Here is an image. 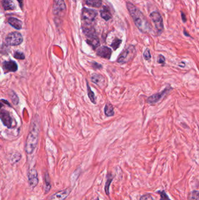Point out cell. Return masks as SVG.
<instances>
[{
	"mask_svg": "<svg viewBox=\"0 0 199 200\" xmlns=\"http://www.w3.org/2000/svg\"><path fill=\"white\" fill-rule=\"evenodd\" d=\"M104 112L105 115L108 117L114 116V111L113 106L110 104L105 105L104 108Z\"/></svg>",
	"mask_w": 199,
	"mask_h": 200,
	"instance_id": "obj_19",
	"label": "cell"
},
{
	"mask_svg": "<svg viewBox=\"0 0 199 200\" xmlns=\"http://www.w3.org/2000/svg\"><path fill=\"white\" fill-rule=\"evenodd\" d=\"M0 119L4 125L10 128L12 126V119L9 112L5 110H2L0 112Z\"/></svg>",
	"mask_w": 199,
	"mask_h": 200,
	"instance_id": "obj_8",
	"label": "cell"
},
{
	"mask_svg": "<svg viewBox=\"0 0 199 200\" xmlns=\"http://www.w3.org/2000/svg\"><path fill=\"white\" fill-rule=\"evenodd\" d=\"M86 38H87L86 39V42L88 45H90V46H92L94 49H95L100 46V39L96 35H94V36H91L90 37H87Z\"/></svg>",
	"mask_w": 199,
	"mask_h": 200,
	"instance_id": "obj_13",
	"label": "cell"
},
{
	"mask_svg": "<svg viewBox=\"0 0 199 200\" xmlns=\"http://www.w3.org/2000/svg\"><path fill=\"white\" fill-rule=\"evenodd\" d=\"M66 10V5L63 0H56L54 5V12L56 14H58Z\"/></svg>",
	"mask_w": 199,
	"mask_h": 200,
	"instance_id": "obj_15",
	"label": "cell"
},
{
	"mask_svg": "<svg viewBox=\"0 0 199 200\" xmlns=\"http://www.w3.org/2000/svg\"><path fill=\"white\" fill-rule=\"evenodd\" d=\"M10 97H11V99L12 100V102L14 104H18V102H19V99H18V96L16 95V94L14 93V92H11L10 93Z\"/></svg>",
	"mask_w": 199,
	"mask_h": 200,
	"instance_id": "obj_23",
	"label": "cell"
},
{
	"mask_svg": "<svg viewBox=\"0 0 199 200\" xmlns=\"http://www.w3.org/2000/svg\"><path fill=\"white\" fill-rule=\"evenodd\" d=\"M28 181L29 185L32 187L35 188L38 184V173L35 169H32L29 171Z\"/></svg>",
	"mask_w": 199,
	"mask_h": 200,
	"instance_id": "obj_10",
	"label": "cell"
},
{
	"mask_svg": "<svg viewBox=\"0 0 199 200\" xmlns=\"http://www.w3.org/2000/svg\"><path fill=\"white\" fill-rule=\"evenodd\" d=\"M11 159L12 162H15V163L18 162L21 159V155L19 153H15L14 155L11 156Z\"/></svg>",
	"mask_w": 199,
	"mask_h": 200,
	"instance_id": "obj_26",
	"label": "cell"
},
{
	"mask_svg": "<svg viewBox=\"0 0 199 200\" xmlns=\"http://www.w3.org/2000/svg\"><path fill=\"white\" fill-rule=\"evenodd\" d=\"M97 16V12L95 10L84 8L82 10L81 18L84 25H91Z\"/></svg>",
	"mask_w": 199,
	"mask_h": 200,
	"instance_id": "obj_4",
	"label": "cell"
},
{
	"mask_svg": "<svg viewBox=\"0 0 199 200\" xmlns=\"http://www.w3.org/2000/svg\"><path fill=\"white\" fill-rule=\"evenodd\" d=\"M18 2L20 3V4L21 5V7L22 6V4H23V0H18Z\"/></svg>",
	"mask_w": 199,
	"mask_h": 200,
	"instance_id": "obj_34",
	"label": "cell"
},
{
	"mask_svg": "<svg viewBox=\"0 0 199 200\" xmlns=\"http://www.w3.org/2000/svg\"><path fill=\"white\" fill-rule=\"evenodd\" d=\"M127 7L138 28L144 33L150 32L151 30V26L142 12L130 2H127Z\"/></svg>",
	"mask_w": 199,
	"mask_h": 200,
	"instance_id": "obj_1",
	"label": "cell"
},
{
	"mask_svg": "<svg viewBox=\"0 0 199 200\" xmlns=\"http://www.w3.org/2000/svg\"><path fill=\"white\" fill-rule=\"evenodd\" d=\"M160 194H161V200H171L164 191L160 192Z\"/></svg>",
	"mask_w": 199,
	"mask_h": 200,
	"instance_id": "obj_28",
	"label": "cell"
},
{
	"mask_svg": "<svg viewBox=\"0 0 199 200\" xmlns=\"http://www.w3.org/2000/svg\"><path fill=\"white\" fill-rule=\"evenodd\" d=\"M91 65H92V67H93L94 69H96V70L100 69H101L102 67V66L100 64L97 63V62H92V63H91Z\"/></svg>",
	"mask_w": 199,
	"mask_h": 200,
	"instance_id": "obj_27",
	"label": "cell"
},
{
	"mask_svg": "<svg viewBox=\"0 0 199 200\" xmlns=\"http://www.w3.org/2000/svg\"><path fill=\"white\" fill-rule=\"evenodd\" d=\"M112 51L111 49L107 46H101L96 50V55L100 57L109 60L112 56Z\"/></svg>",
	"mask_w": 199,
	"mask_h": 200,
	"instance_id": "obj_9",
	"label": "cell"
},
{
	"mask_svg": "<svg viewBox=\"0 0 199 200\" xmlns=\"http://www.w3.org/2000/svg\"><path fill=\"white\" fill-rule=\"evenodd\" d=\"M192 200H199V193L197 191H194L192 196Z\"/></svg>",
	"mask_w": 199,
	"mask_h": 200,
	"instance_id": "obj_29",
	"label": "cell"
},
{
	"mask_svg": "<svg viewBox=\"0 0 199 200\" xmlns=\"http://www.w3.org/2000/svg\"><path fill=\"white\" fill-rule=\"evenodd\" d=\"M158 62L160 64H165V58L163 55H160L158 59Z\"/></svg>",
	"mask_w": 199,
	"mask_h": 200,
	"instance_id": "obj_30",
	"label": "cell"
},
{
	"mask_svg": "<svg viewBox=\"0 0 199 200\" xmlns=\"http://www.w3.org/2000/svg\"><path fill=\"white\" fill-rule=\"evenodd\" d=\"M86 4L89 6L99 8L102 5V0H86Z\"/></svg>",
	"mask_w": 199,
	"mask_h": 200,
	"instance_id": "obj_21",
	"label": "cell"
},
{
	"mask_svg": "<svg viewBox=\"0 0 199 200\" xmlns=\"http://www.w3.org/2000/svg\"><path fill=\"white\" fill-rule=\"evenodd\" d=\"M140 200H154L150 195H144L141 197Z\"/></svg>",
	"mask_w": 199,
	"mask_h": 200,
	"instance_id": "obj_31",
	"label": "cell"
},
{
	"mask_svg": "<svg viewBox=\"0 0 199 200\" xmlns=\"http://www.w3.org/2000/svg\"><path fill=\"white\" fill-rule=\"evenodd\" d=\"M86 87H87V92H88V95L89 98L90 99V101L95 104H96V97H95V93L92 91V89L90 88V86L89 85V83L88 81H86Z\"/></svg>",
	"mask_w": 199,
	"mask_h": 200,
	"instance_id": "obj_20",
	"label": "cell"
},
{
	"mask_svg": "<svg viewBox=\"0 0 199 200\" xmlns=\"http://www.w3.org/2000/svg\"><path fill=\"white\" fill-rule=\"evenodd\" d=\"M101 17L106 21H108L112 18V14L109 8L106 7H104L103 9L100 11Z\"/></svg>",
	"mask_w": 199,
	"mask_h": 200,
	"instance_id": "obj_16",
	"label": "cell"
},
{
	"mask_svg": "<svg viewBox=\"0 0 199 200\" xmlns=\"http://www.w3.org/2000/svg\"><path fill=\"white\" fill-rule=\"evenodd\" d=\"M91 81L95 84L101 87L103 86L105 82V79L104 77L98 73H93L90 77Z\"/></svg>",
	"mask_w": 199,
	"mask_h": 200,
	"instance_id": "obj_11",
	"label": "cell"
},
{
	"mask_svg": "<svg viewBox=\"0 0 199 200\" xmlns=\"http://www.w3.org/2000/svg\"><path fill=\"white\" fill-rule=\"evenodd\" d=\"M31 124L30 129L26 140L25 150L28 154L33 152L38 145L39 134V123L38 119L33 120Z\"/></svg>",
	"mask_w": 199,
	"mask_h": 200,
	"instance_id": "obj_2",
	"label": "cell"
},
{
	"mask_svg": "<svg viewBox=\"0 0 199 200\" xmlns=\"http://www.w3.org/2000/svg\"><path fill=\"white\" fill-rule=\"evenodd\" d=\"M150 17L152 20L153 22L154 23L157 31L160 33H161L164 29V25H163V20L161 15L160 14L159 12L154 11L151 14Z\"/></svg>",
	"mask_w": 199,
	"mask_h": 200,
	"instance_id": "obj_7",
	"label": "cell"
},
{
	"mask_svg": "<svg viewBox=\"0 0 199 200\" xmlns=\"http://www.w3.org/2000/svg\"><path fill=\"white\" fill-rule=\"evenodd\" d=\"M48 178H49V177H48H48H46V192H48V191H49V190H50V183H49V181H48Z\"/></svg>",
	"mask_w": 199,
	"mask_h": 200,
	"instance_id": "obj_32",
	"label": "cell"
},
{
	"mask_svg": "<svg viewBox=\"0 0 199 200\" xmlns=\"http://www.w3.org/2000/svg\"><path fill=\"white\" fill-rule=\"evenodd\" d=\"M23 41V38L21 33L18 32H12L10 33L6 38V42L11 46L19 45Z\"/></svg>",
	"mask_w": 199,
	"mask_h": 200,
	"instance_id": "obj_6",
	"label": "cell"
},
{
	"mask_svg": "<svg viewBox=\"0 0 199 200\" xmlns=\"http://www.w3.org/2000/svg\"><path fill=\"white\" fill-rule=\"evenodd\" d=\"M172 90V88L171 87V86H167L164 90L161 91V92H159L158 93L153 94V95L150 96L149 97H148L147 100V102L149 104H155L157 102H158L159 101H160L162 98H163L165 95L167 94Z\"/></svg>",
	"mask_w": 199,
	"mask_h": 200,
	"instance_id": "obj_5",
	"label": "cell"
},
{
	"mask_svg": "<svg viewBox=\"0 0 199 200\" xmlns=\"http://www.w3.org/2000/svg\"><path fill=\"white\" fill-rule=\"evenodd\" d=\"M8 22L12 26L17 29H21L22 26V22L19 21V19L14 18H11L8 19Z\"/></svg>",
	"mask_w": 199,
	"mask_h": 200,
	"instance_id": "obj_18",
	"label": "cell"
},
{
	"mask_svg": "<svg viewBox=\"0 0 199 200\" xmlns=\"http://www.w3.org/2000/svg\"><path fill=\"white\" fill-rule=\"evenodd\" d=\"M2 4L5 10H14L16 7L12 0H2Z\"/></svg>",
	"mask_w": 199,
	"mask_h": 200,
	"instance_id": "obj_17",
	"label": "cell"
},
{
	"mask_svg": "<svg viewBox=\"0 0 199 200\" xmlns=\"http://www.w3.org/2000/svg\"><path fill=\"white\" fill-rule=\"evenodd\" d=\"M143 56H144V59L146 60H149L151 58V53H150V51L149 49L147 48L145 50V51L143 53Z\"/></svg>",
	"mask_w": 199,
	"mask_h": 200,
	"instance_id": "obj_24",
	"label": "cell"
},
{
	"mask_svg": "<svg viewBox=\"0 0 199 200\" xmlns=\"http://www.w3.org/2000/svg\"><path fill=\"white\" fill-rule=\"evenodd\" d=\"M136 50L135 46L133 45H130L120 53L118 58L117 62L120 64L128 63L133 60L136 55Z\"/></svg>",
	"mask_w": 199,
	"mask_h": 200,
	"instance_id": "obj_3",
	"label": "cell"
},
{
	"mask_svg": "<svg viewBox=\"0 0 199 200\" xmlns=\"http://www.w3.org/2000/svg\"><path fill=\"white\" fill-rule=\"evenodd\" d=\"M69 190L61 191L52 195L49 200H63L70 194Z\"/></svg>",
	"mask_w": 199,
	"mask_h": 200,
	"instance_id": "obj_14",
	"label": "cell"
},
{
	"mask_svg": "<svg viewBox=\"0 0 199 200\" xmlns=\"http://www.w3.org/2000/svg\"><path fill=\"white\" fill-rule=\"evenodd\" d=\"M3 67L6 72H15L18 70L17 64L12 60L4 62L3 64Z\"/></svg>",
	"mask_w": 199,
	"mask_h": 200,
	"instance_id": "obj_12",
	"label": "cell"
},
{
	"mask_svg": "<svg viewBox=\"0 0 199 200\" xmlns=\"http://www.w3.org/2000/svg\"><path fill=\"white\" fill-rule=\"evenodd\" d=\"M2 106H3V104H2V103H1V102H0V109L2 107Z\"/></svg>",
	"mask_w": 199,
	"mask_h": 200,
	"instance_id": "obj_35",
	"label": "cell"
},
{
	"mask_svg": "<svg viewBox=\"0 0 199 200\" xmlns=\"http://www.w3.org/2000/svg\"><path fill=\"white\" fill-rule=\"evenodd\" d=\"M14 56L15 58H16L17 59H20V60L25 59V57L24 53L20 52H16L14 53Z\"/></svg>",
	"mask_w": 199,
	"mask_h": 200,
	"instance_id": "obj_25",
	"label": "cell"
},
{
	"mask_svg": "<svg viewBox=\"0 0 199 200\" xmlns=\"http://www.w3.org/2000/svg\"><path fill=\"white\" fill-rule=\"evenodd\" d=\"M182 19H183V21L185 22L186 21V15H185V14L183 12H182Z\"/></svg>",
	"mask_w": 199,
	"mask_h": 200,
	"instance_id": "obj_33",
	"label": "cell"
},
{
	"mask_svg": "<svg viewBox=\"0 0 199 200\" xmlns=\"http://www.w3.org/2000/svg\"><path fill=\"white\" fill-rule=\"evenodd\" d=\"M122 41L121 39H119L116 38L113 40V42H112V43L110 44V46H111L112 48L114 50H116L119 48L120 44L122 43Z\"/></svg>",
	"mask_w": 199,
	"mask_h": 200,
	"instance_id": "obj_22",
	"label": "cell"
}]
</instances>
